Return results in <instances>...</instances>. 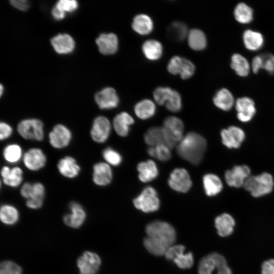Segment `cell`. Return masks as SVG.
Wrapping results in <instances>:
<instances>
[{"label":"cell","mask_w":274,"mask_h":274,"mask_svg":"<svg viewBox=\"0 0 274 274\" xmlns=\"http://www.w3.org/2000/svg\"><path fill=\"white\" fill-rule=\"evenodd\" d=\"M10 3L13 7L21 11H25L29 7V2L26 0H12Z\"/></svg>","instance_id":"obj_51"},{"label":"cell","mask_w":274,"mask_h":274,"mask_svg":"<svg viewBox=\"0 0 274 274\" xmlns=\"http://www.w3.org/2000/svg\"><path fill=\"white\" fill-rule=\"evenodd\" d=\"M59 174L67 179L76 178L81 172V167L72 156H66L59 159L57 164Z\"/></svg>","instance_id":"obj_21"},{"label":"cell","mask_w":274,"mask_h":274,"mask_svg":"<svg viewBox=\"0 0 274 274\" xmlns=\"http://www.w3.org/2000/svg\"><path fill=\"white\" fill-rule=\"evenodd\" d=\"M142 51L147 59L150 60H156L161 57L163 47L158 41L150 39L146 40L143 44Z\"/></svg>","instance_id":"obj_33"},{"label":"cell","mask_w":274,"mask_h":274,"mask_svg":"<svg viewBox=\"0 0 274 274\" xmlns=\"http://www.w3.org/2000/svg\"><path fill=\"white\" fill-rule=\"evenodd\" d=\"M146 232L147 236L144 240V246L148 252L155 256L164 255L176 239L174 228L164 221L150 222L146 226Z\"/></svg>","instance_id":"obj_1"},{"label":"cell","mask_w":274,"mask_h":274,"mask_svg":"<svg viewBox=\"0 0 274 274\" xmlns=\"http://www.w3.org/2000/svg\"><path fill=\"white\" fill-rule=\"evenodd\" d=\"M3 86L1 84V95H2V93H3Z\"/></svg>","instance_id":"obj_54"},{"label":"cell","mask_w":274,"mask_h":274,"mask_svg":"<svg viewBox=\"0 0 274 274\" xmlns=\"http://www.w3.org/2000/svg\"><path fill=\"white\" fill-rule=\"evenodd\" d=\"M99 52L104 55L116 53L118 47V39L114 33H101L96 39Z\"/></svg>","instance_id":"obj_24"},{"label":"cell","mask_w":274,"mask_h":274,"mask_svg":"<svg viewBox=\"0 0 274 274\" xmlns=\"http://www.w3.org/2000/svg\"><path fill=\"white\" fill-rule=\"evenodd\" d=\"M102 155L107 163L113 166L119 165L122 160L121 155L111 147L105 149L102 152Z\"/></svg>","instance_id":"obj_44"},{"label":"cell","mask_w":274,"mask_h":274,"mask_svg":"<svg viewBox=\"0 0 274 274\" xmlns=\"http://www.w3.org/2000/svg\"><path fill=\"white\" fill-rule=\"evenodd\" d=\"M135 207L145 213L156 211L160 206L157 192L152 187H146L133 200Z\"/></svg>","instance_id":"obj_6"},{"label":"cell","mask_w":274,"mask_h":274,"mask_svg":"<svg viewBox=\"0 0 274 274\" xmlns=\"http://www.w3.org/2000/svg\"><path fill=\"white\" fill-rule=\"evenodd\" d=\"M263 67V58L262 54L255 56L252 60V68L255 73Z\"/></svg>","instance_id":"obj_50"},{"label":"cell","mask_w":274,"mask_h":274,"mask_svg":"<svg viewBox=\"0 0 274 274\" xmlns=\"http://www.w3.org/2000/svg\"><path fill=\"white\" fill-rule=\"evenodd\" d=\"M251 176V169L246 165H237L227 170L224 174L226 183L235 188L244 186L246 180Z\"/></svg>","instance_id":"obj_13"},{"label":"cell","mask_w":274,"mask_h":274,"mask_svg":"<svg viewBox=\"0 0 274 274\" xmlns=\"http://www.w3.org/2000/svg\"><path fill=\"white\" fill-rule=\"evenodd\" d=\"M45 187L41 182L24 183L21 187L20 193L21 195L28 199L44 200L45 195Z\"/></svg>","instance_id":"obj_25"},{"label":"cell","mask_w":274,"mask_h":274,"mask_svg":"<svg viewBox=\"0 0 274 274\" xmlns=\"http://www.w3.org/2000/svg\"><path fill=\"white\" fill-rule=\"evenodd\" d=\"M51 43L55 51L59 54H67L73 51L75 42L68 34H59L51 40Z\"/></svg>","instance_id":"obj_26"},{"label":"cell","mask_w":274,"mask_h":274,"mask_svg":"<svg viewBox=\"0 0 274 274\" xmlns=\"http://www.w3.org/2000/svg\"><path fill=\"white\" fill-rule=\"evenodd\" d=\"M51 13L53 17L56 20H61L65 15V13L56 5L53 8Z\"/></svg>","instance_id":"obj_52"},{"label":"cell","mask_w":274,"mask_h":274,"mask_svg":"<svg viewBox=\"0 0 274 274\" xmlns=\"http://www.w3.org/2000/svg\"><path fill=\"white\" fill-rule=\"evenodd\" d=\"M263 67L270 74L274 73V55L270 53L262 54Z\"/></svg>","instance_id":"obj_47"},{"label":"cell","mask_w":274,"mask_h":274,"mask_svg":"<svg viewBox=\"0 0 274 274\" xmlns=\"http://www.w3.org/2000/svg\"><path fill=\"white\" fill-rule=\"evenodd\" d=\"M94 99L99 108L101 110L115 108L119 102L116 91L113 88L110 87L97 92Z\"/></svg>","instance_id":"obj_18"},{"label":"cell","mask_w":274,"mask_h":274,"mask_svg":"<svg viewBox=\"0 0 274 274\" xmlns=\"http://www.w3.org/2000/svg\"><path fill=\"white\" fill-rule=\"evenodd\" d=\"M144 140L146 143L151 146L164 144L169 147L168 141L162 127L149 128L144 135Z\"/></svg>","instance_id":"obj_28"},{"label":"cell","mask_w":274,"mask_h":274,"mask_svg":"<svg viewBox=\"0 0 274 274\" xmlns=\"http://www.w3.org/2000/svg\"><path fill=\"white\" fill-rule=\"evenodd\" d=\"M206 149L205 139L198 133L190 132L179 142L177 152L182 159L197 165L202 161Z\"/></svg>","instance_id":"obj_2"},{"label":"cell","mask_w":274,"mask_h":274,"mask_svg":"<svg viewBox=\"0 0 274 274\" xmlns=\"http://www.w3.org/2000/svg\"><path fill=\"white\" fill-rule=\"evenodd\" d=\"M139 178L143 182H149L158 175V170L155 163L151 160L141 162L138 164Z\"/></svg>","instance_id":"obj_27"},{"label":"cell","mask_w":274,"mask_h":274,"mask_svg":"<svg viewBox=\"0 0 274 274\" xmlns=\"http://www.w3.org/2000/svg\"><path fill=\"white\" fill-rule=\"evenodd\" d=\"M0 219L3 223L7 225L16 224L19 219L17 209L10 204H4L0 209Z\"/></svg>","instance_id":"obj_36"},{"label":"cell","mask_w":274,"mask_h":274,"mask_svg":"<svg viewBox=\"0 0 274 274\" xmlns=\"http://www.w3.org/2000/svg\"><path fill=\"white\" fill-rule=\"evenodd\" d=\"M231 67L238 75L242 77L248 75L250 64L247 59L238 53H234L231 56Z\"/></svg>","instance_id":"obj_39"},{"label":"cell","mask_w":274,"mask_h":274,"mask_svg":"<svg viewBox=\"0 0 274 274\" xmlns=\"http://www.w3.org/2000/svg\"><path fill=\"white\" fill-rule=\"evenodd\" d=\"M153 97L159 105L165 104L170 111H179L182 107V99L180 93L169 87H158L153 92Z\"/></svg>","instance_id":"obj_5"},{"label":"cell","mask_w":274,"mask_h":274,"mask_svg":"<svg viewBox=\"0 0 274 274\" xmlns=\"http://www.w3.org/2000/svg\"><path fill=\"white\" fill-rule=\"evenodd\" d=\"M22 268L11 260H4L0 265V274H21Z\"/></svg>","instance_id":"obj_45"},{"label":"cell","mask_w":274,"mask_h":274,"mask_svg":"<svg viewBox=\"0 0 274 274\" xmlns=\"http://www.w3.org/2000/svg\"><path fill=\"white\" fill-rule=\"evenodd\" d=\"M237 118L242 122L250 121L256 113L254 101L249 97L238 98L235 101Z\"/></svg>","instance_id":"obj_19"},{"label":"cell","mask_w":274,"mask_h":274,"mask_svg":"<svg viewBox=\"0 0 274 274\" xmlns=\"http://www.w3.org/2000/svg\"><path fill=\"white\" fill-rule=\"evenodd\" d=\"M22 161L25 167L28 170L38 171L45 166L47 157L41 149L31 148L23 154Z\"/></svg>","instance_id":"obj_14"},{"label":"cell","mask_w":274,"mask_h":274,"mask_svg":"<svg viewBox=\"0 0 274 274\" xmlns=\"http://www.w3.org/2000/svg\"><path fill=\"white\" fill-rule=\"evenodd\" d=\"M189 47L194 50H201L207 46V38L204 32L200 29L193 28L188 31L187 35Z\"/></svg>","instance_id":"obj_35"},{"label":"cell","mask_w":274,"mask_h":274,"mask_svg":"<svg viewBox=\"0 0 274 274\" xmlns=\"http://www.w3.org/2000/svg\"><path fill=\"white\" fill-rule=\"evenodd\" d=\"M19 134L26 140L42 141L44 138L43 122L37 118L25 119L20 121L17 127Z\"/></svg>","instance_id":"obj_4"},{"label":"cell","mask_w":274,"mask_h":274,"mask_svg":"<svg viewBox=\"0 0 274 274\" xmlns=\"http://www.w3.org/2000/svg\"><path fill=\"white\" fill-rule=\"evenodd\" d=\"M203 188L207 195L214 196L220 193L223 189L221 179L216 175L207 174L203 177Z\"/></svg>","instance_id":"obj_30"},{"label":"cell","mask_w":274,"mask_h":274,"mask_svg":"<svg viewBox=\"0 0 274 274\" xmlns=\"http://www.w3.org/2000/svg\"><path fill=\"white\" fill-rule=\"evenodd\" d=\"M13 129L8 123L2 121L0 123V140L4 141L9 139L13 134Z\"/></svg>","instance_id":"obj_48"},{"label":"cell","mask_w":274,"mask_h":274,"mask_svg":"<svg viewBox=\"0 0 274 274\" xmlns=\"http://www.w3.org/2000/svg\"><path fill=\"white\" fill-rule=\"evenodd\" d=\"M170 148L164 144H159L155 146H151L148 149V153L152 157L160 161H165L171 157Z\"/></svg>","instance_id":"obj_43"},{"label":"cell","mask_w":274,"mask_h":274,"mask_svg":"<svg viewBox=\"0 0 274 274\" xmlns=\"http://www.w3.org/2000/svg\"><path fill=\"white\" fill-rule=\"evenodd\" d=\"M162 127L167 138L169 148H174L183 138L184 125L182 121L176 117L170 116L165 119Z\"/></svg>","instance_id":"obj_8"},{"label":"cell","mask_w":274,"mask_h":274,"mask_svg":"<svg viewBox=\"0 0 274 274\" xmlns=\"http://www.w3.org/2000/svg\"><path fill=\"white\" fill-rule=\"evenodd\" d=\"M215 226L218 234L222 237L231 235L234 231L235 221L228 213H224L215 219Z\"/></svg>","instance_id":"obj_23"},{"label":"cell","mask_w":274,"mask_h":274,"mask_svg":"<svg viewBox=\"0 0 274 274\" xmlns=\"http://www.w3.org/2000/svg\"><path fill=\"white\" fill-rule=\"evenodd\" d=\"M134 112L141 119H147L152 117L155 113L156 106L151 100L145 99L138 102L134 106Z\"/></svg>","instance_id":"obj_37"},{"label":"cell","mask_w":274,"mask_h":274,"mask_svg":"<svg viewBox=\"0 0 274 274\" xmlns=\"http://www.w3.org/2000/svg\"><path fill=\"white\" fill-rule=\"evenodd\" d=\"M222 144L227 148L237 149L240 147L245 139V133L240 127L230 126L220 132Z\"/></svg>","instance_id":"obj_15"},{"label":"cell","mask_w":274,"mask_h":274,"mask_svg":"<svg viewBox=\"0 0 274 274\" xmlns=\"http://www.w3.org/2000/svg\"><path fill=\"white\" fill-rule=\"evenodd\" d=\"M111 130V125L109 119L105 116H99L92 122L90 135L94 142L103 143L109 138Z\"/></svg>","instance_id":"obj_12"},{"label":"cell","mask_w":274,"mask_h":274,"mask_svg":"<svg viewBox=\"0 0 274 274\" xmlns=\"http://www.w3.org/2000/svg\"><path fill=\"white\" fill-rule=\"evenodd\" d=\"M261 274H274V259L264 261L261 266Z\"/></svg>","instance_id":"obj_49"},{"label":"cell","mask_w":274,"mask_h":274,"mask_svg":"<svg viewBox=\"0 0 274 274\" xmlns=\"http://www.w3.org/2000/svg\"><path fill=\"white\" fill-rule=\"evenodd\" d=\"M4 159L8 163H16L19 162L23 156L21 147L17 144H8L3 151Z\"/></svg>","instance_id":"obj_38"},{"label":"cell","mask_w":274,"mask_h":274,"mask_svg":"<svg viewBox=\"0 0 274 274\" xmlns=\"http://www.w3.org/2000/svg\"><path fill=\"white\" fill-rule=\"evenodd\" d=\"M214 105L223 111H229L234 104V98L231 92L226 88L219 90L213 98Z\"/></svg>","instance_id":"obj_32"},{"label":"cell","mask_w":274,"mask_h":274,"mask_svg":"<svg viewBox=\"0 0 274 274\" xmlns=\"http://www.w3.org/2000/svg\"><path fill=\"white\" fill-rule=\"evenodd\" d=\"M65 12H72L78 8V2L75 0H59L55 5Z\"/></svg>","instance_id":"obj_46"},{"label":"cell","mask_w":274,"mask_h":274,"mask_svg":"<svg viewBox=\"0 0 274 274\" xmlns=\"http://www.w3.org/2000/svg\"><path fill=\"white\" fill-rule=\"evenodd\" d=\"M243 38L246 47L252 51L260 49L264 43L262 35L259 32L251 29L245 30L243 33Z\"/></svg>","instance_id":"obj_34"},{"label":"cell","mask_w":274,"mask_h":274,"mask_svg":"<svg viewBox=\"0 0 274 274\" xmlns=\"http://www.w3.org/2000/svg\"><path fill=\"white\" fill-rule=\"evenodd\" d=\"M217 268V262L213 252L202 257L198 266V274H213Z\"/></svg>","instance_id":"obj_42"},{"label":"cell","mask_w":274,"mask_h":274,"mask_svg":"<svg viewBox=\"0 0 274 274\" xmlns=\"http://www.w3.org/2000/svg\"><path fill=\"white\" fill-rule=\"evenodd\" d=\"M216 269L217 274H232V270L227 263L218 266Z\"/></svg>","instance_id":"obj_53"},{"label":"cell","mask_w":274,"mask_h":274,"mask_svg":"<svg viewBox=\"0 0 274 274\" xmlns=\"http://www.w3.org/2000/svg\"><path fill=\"white\" fill-rule=\"evenodd\" d=\"M70 213L65 214L63 221L65 225L73 228H78L84 223L86 214L84 208L79 203L72 201L69 203Z\"/></svg>","instance_id":"obj_17"},{"label":"cell","mask_w":274,"mask_h":274,"mask_svg":"<svg viewBox=\"0 0 274 274\" xmlns=\"http://www.w3.org/2000/svg\"><path fill=\"white\" fill-rule=\"evenodd\" d=\"M168 184L174 190L185 193L191 187L192 181L187 170L177 168L170 174Z\"/></svg>","instance_id":"obj_16"},{"label":"cell","mask_w":274,"mask_h":274,"mask_svg":"<svg viewBox=\"0 0 274 274\" xmlns=\"http://www.w3.org/2000/svg\"><path fill=\"white\" fill-rule=\"evenodd\" d=\"M167 69L173 75L180 74L182 79L190 78L194 73V64L189 60L179 56H173L169 60Z\"/></svg>","instance_id":"obj_10"},{"label":"cell","mask_w":274,"mask_h":274,"mask_svg":"<svg viewBox=\"0 0 274 274\" xmlns=\"http://www.w3.org/2000/svg\"><path fill=\"white\" fill-rule=\"evenodd\" d=\"M167 36L172 40L180 41L187 37L188 31L187 25L180 21H174L168 26Z\"/></svg>","instance_id":"obj_40"},{"label":"cell","mask_w":274,"mask_h":274,"mask_svg":"<svg viewBox=\"0 0 274 274\" xmlns=\"http://www.w3.org/2000/svg\"><path fill=\"white\" fill-rule=\"evenodd\" d=\"M93 182L98 186L109 185L113 179V173L111 166L107 162H99L93 166Z\"/></svg>","instance_id":"obj_20"},{"label":"cell","mask_w":274,"mask_h":274,"mask_svg":"<svg viewBox=\"0 0 274 274\" xmlns=\"http://www.w3.org/2000/svg\"><path fill=\"white\" fill-rule=\"evenodd\" d=\"M274 186L273 178L267 172L250 176L246 180L244 187L254 197H260L271 193Z\"/></svg>","instance_id":"obj_3"},{"label":"cell","mask_w":274,"mask_h":274,"mask_svg":"<svg viewBox=\"0 0 274 274\" xmlns=\"http://www.w3.org/2000/svg\"><path fill=\"white\" fill-rule=\"evenodd\" d=\"M1 175L2 182L5 185L16 188L20 185L23 179V172L19 166L10 167L5 165L2 167Z\"/></svg>","instance_id":"obj_22"},{"label":"cell","mask_w":274,"mask_h":274,"mask_svg":"<svg viewBox=\"0 0 274 274\" xmlns=\"http://www.w3.org/2000/svg\"><path fill=\"white\" fill-rule=\"evenodd\" d=\"M185 247L182 245H173L166 251L164 256L173 261L177 266L182 269L191 268L194 263L193 255L191 252L185 253Z\"/></svg>","instance_id":"obj_7"},{"label":"cell","mask_w":274,"mask_h":274,"mask_svg":"<svg viewBox=\"0 0 274 274\" xmlns=\"http://www.w3.org/2000/svg\"><path fill=\"white\" fill-rule=\"evenodd\" d=\"M131 26L134 31L141 35L150 33L153 29V22L150 16L145 14L136 15L132 20Z\"/></svg>","instance_id":"obj_31"},{"label":"cell","mask_w":274,"mask_h":274,"mask_svg":"<svg viewBox=\"0 0 274 274\" xmlns=\"http://www.w3.org/2000/svg\"><path fill=\"white\" fill-rule=\"evenodd\" d=\"M72 137L71 130L62 124L55 125L48 134L50 145L56 149H62L67 147Z\"/></svg>","instance_id":"obj_9"},{"label":"cell","mask_w":274,"mask_h":274,"mask_svg":"<svg viewBox=\"0 0 274 274\" xmlns=\"http://www.w3.org/2000/svg\"><path fill=\"white\" fill-rule=\"evenodd\" d=\"M234 16L239 22L248 23L253 19V11L252 9L245 3H239L234 8Z\"/></svg>","instance_id":"obj_41"},{"label":"cell","mask_w":274,"mask_h":274,"mask_svg":"<svg viewBox=\"0 0 274 274\" xmlns=\"http://www.w3.org/2000/svg\"><path fill=\"white\" fill-rule=\"evenodd\" d=\"M133 118L126 112L117 114L113 119V125L117 134L125 136L128 134L129 126L133 124Z\"/></svg>","instance_id":"obj_29"},{"label":"cell","mask_w":274,"mask_h":274,"mask_svg":"<svg viewBox=\"0 0 274 274\" xmlns=\"http://www.w3.org/2000/svg\"><path fill=\"white\" fill-rule=\"evenodd\" d=\"M101 264L99 255L91 251H85L77 260L80 274H96Z\"/></svg>","instance_id":"obj_11"}]
</instances>
